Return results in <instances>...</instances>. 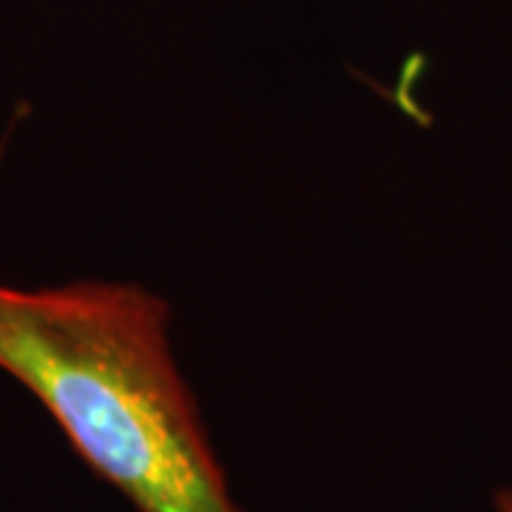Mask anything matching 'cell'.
I'll use <instances>...</instances> for the list:
<instances>
[{
  "label": "cell",
  "mask_w": 512,
  "mask_h": 512,
  "mask_svg": "<svg viewBox=\"0 0 512 512\" xmlns=\"http://www.w3.org/2000/svg\"><path fill=\"white\" fill-rule=\"evenodd\" d=\"M168 325V305L137 282H0V370L134 512H245Z\"/></svg>",
  "instance_id": "1"
},
{
  "label": "cell",
  "mask_w": 512,
  "mask_h": 512,
  "mask_svg": "<svg viewBox=\"0 0 512 512\" xmlns=\"http://www.w3.org/2000/svg\"><path fill=\"white\" fill-rule=\"evenodd\" d=\"M493 512H512V484L498 487L493 493Z\"/></svg>",
  "instance_id": "2"
}]
</instances>
